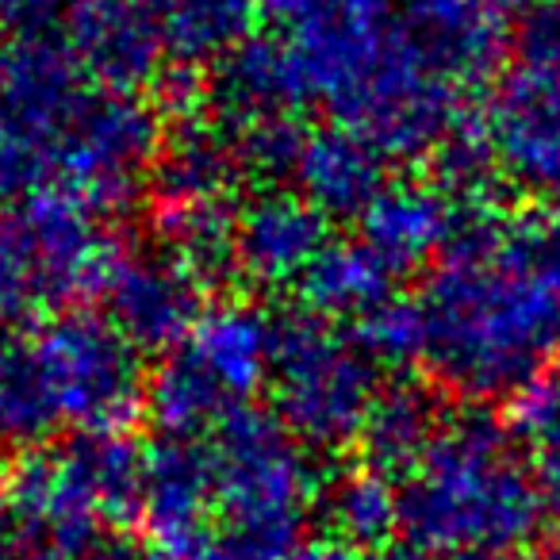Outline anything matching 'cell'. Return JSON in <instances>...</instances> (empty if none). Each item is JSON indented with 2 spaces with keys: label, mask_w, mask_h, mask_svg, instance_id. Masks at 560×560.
I'll return each instance as SVG.
<instances>
[{
  "label": "cell",
  "mask_w": 560,
  "mask_h": 560,
  "mask_svg": "<svg viewBox=\"0 0 560 560\" xmlns=\"http://www.w3.org/2000/svg\"><path fill=\"white\" fill-rule=\"evenodd\" d=\"M93 89L62 43L47 35L0 39V200L24 203L55 188Z\"/></svg>",
  "instance_id": "52a82bcc"
},
{
  "label": "cell",
  "mask_w": 560,
  "mask_h": 560,
  "mask_svg": "<svg viewBox=\"0 0 560 560\" xmlns=\"http://www.w3.org/2000/svg\"><path fill=\"white\" fill-rule=\"evenodd\" d=\"M415 307L422 365L442 388L514 399L560 361V203L472 211Z\"/></svg>",
  "instance_id": "6da1fadb"
},
{
  "label": "cell",
  "mask_w": 560,
  "mask_h": 560,
  "mask_svg": "<svg viewBox=\"0 0 560 560\" xmlns=\"http://www.w3.org/2000/svg\"><path fill=\"white\" fill-rule=\"evenodd\" d=\"M468 215H472V208H465L442 180L427 177L388 180L358 223L361 238L404 277L407 269L438 261L453 246Z\"/></svg>",
  "instance_id": "5bb4252c"
},
{
  "label": "cell",
  "mask_w": 560,
  "mask_h": 560,
  "mask_svg": "<svg viewBox=\"0 0 560 560\" xmlns=\"http://www.w3.org/2000/svg\"><path fill=\"white\" fill-rule=\"evenodd\" d=\"M518 66L560 70V0H537L514 27Z\"/></svg>",
  "instance_id": "d4e9b609"
},
{
  "label": "cell",
  "mask_w": 560,
  "mask_h": 560,
  "mask_svg": "<svg viewBox=\"0 0 560 560\" xmlns=\"http://www.w3.org/2000/svg\"><path fill=\"white\" fill-rule=\"evenodd\" d=\"M319 514L338 545L373 557L388 549L392 534H399V483L384 480L365 465L346 476H330Z\"/></svg>",
  "instance_id": "44dd1931"
},
{
  "label": "cell",
  "mask_w": 560,
  "mask_h": 560,
  "mask_svg": "<svg viewBox=\"0 0 560 560\" xmlns=\"http://www.w3.org/2000/svg\"><path fill=\"white\" fill-rule=\"evenodd\" d=\"M541 522L534 465L511 427L488 411L445 419L422 465L399 483V534L422 557H511Z\"/></svg>",
  "instance_id": "3957f363"
},
{
  "label": "cell",
  "mask_w": 560,
  "mask_h": 560,
  "mask_svg": "<svg viewBox=\"0 0 560 560\" xmlns=\"http://www.w3.org/2000/svg\"><path fill=\"white\" fill-rule=\"evenodd\" d=\"M483 127L499 173L541 203H560V70L518 66L506 73Z\"/></svg>",
  "instance_id": "9c48e42d"
},
{
  "label": "cell",
  "mask_w": 560,
  "mask_h": 560,
  "mask_svg": "<svg viewBox=\"0 0 560 560\" xmlns=\"http://www.w3.org/2000/svg\"><path fill=\"white\" fill-rule=\"evenodd\" d=\"M73 560H158V557L150 549H142L139 541H131V537L108 534V537H96L93 545H85Z\"/></svg>",
  "instance_id": "83f0119b"
},
{
  "label": "cell",
  "mask_w": 560,
  "mask_h": 560,
  "mask_svg": "<svg viewBox=\"0 0 560 560\" xmlns=\"http://www.w3.org/2000/svg\"><path fill=\"white\" fill-rule=\"evenodd\" d=\"M381 388V365L342 323L307 307L277 319L269 396L277 422L312 453L358 445Z\"/></svg>",
  "instance_id": "8992f818"
},
{
  "label": "cell",
  "mask_w": 560,
  "mask_h": 560,
  "mask_svg": "<svg viewBox=\"0 0 560 560\" xmlns=\"http://www.w3.org/2000/svg\"><path fill=\"white\" fill-rule=\"evenodd\" d=\"M142 407V350L104 312L35 319L4 346L0 445L32 453L66 427L73 434H127Z\"/></svg>",
  "instance_id": "7a4b0ae2"
},
{
  "label": "cell",
  "mask_w": 560,
  "mask_h": 560,
  "mask_svg": "<svg viewBox=\"0 0 560 560\" xmlns=\"http://www.w3.org/2000/svg\"><path fill=\"white\" fill-rule=\"evenodd\" d=\"M396 284L399 272L358 234V238H330V246L300 284V296L307 312L358 327L361 319L399 296Z\"/></svg>",
  "instance_id": "e0dca14e"
},
{
  "label": "cell",
  "mask_w": 560,
  "mask_h": 560,
  "mask_svg": "<svg viewBox=\"0 0 560 560\" xmlns=\"http://www.w3.org/2000/svg\"><path fill=\"white\" fill-rule=\"evenodd\" d=\"M445 415L422 384H384L361 427V465L381 472L384 480L404 483L434 445Z\"/></svg>",
  "instance_id": "ac0fdd59"
},
{
  "label": "cell",
  "mask_w": 560,
  "mask_h": 560,
  "mask_svg": "<svg viewBox=\"0 0 560 560\" xmlns=\"http://www.w3.org/2000/svg\"><path fill=\"white\" fill-rule=\"evenodd\" d=\"M238 180H246V173H242L231 127L215 112L180 108V116L165 127L162 154L150 177L154 208L231 200Z\"/></svg>",
  "instance_id": "9a60e30c"
},
{
  "label": "cell",
  "mask_w": 560,
  "mask_h": 560,
  "mask_svg": "<svg viewBox=\"0 0 560 560\" xmlns=\"http://www.w3.org/2000/svg\"><path fill=\"white\" fill-rule=\"evenodd\" d=\"M330 246V219L296 188L265 185L238 203L234 257L238 277L254 289H300Z\"/></svg>",
  "instance_id": "4fadbf2b"
},
{
  "label": "cell",
  "mask_w": 560,
  "mask_h": 560,
  "mask_svg": "<svg viewBox=\"0 0 560 560\" xmlns=\"http://www.w3.org/2000/svg\"><path fill=\"white\" fill-rule=\"evenodd\" d=\"M361 560H430L415 549H384V552H373V557H361Z\"/></svg>",
  "instance_id": "4dcf8cb0"
},
{
  "label": "cell",
  "mask_w": 560,
  "mask_h": 560,
  "mask_svg": "<svg viewBox=\"0 0 560 560\" xmlns=\"http://www.w3.org/2000/svg\"><path fill=\"white\" fill-rule=\"evenodd\" d=\"M9 511L16 537L35 552H73L101 537V506L70 442L58 450H32L16 460L9 476Z\"/></svg>",
  "instance_id": "7c38bea8"
},
{
  "label": "cell",
  "mask_w": 560,
  "mask_h": 560,
  "mask_svg": "<svg viewBox=\"0 0 560 560\" xmlns=\"http://www.w3.org/2000/svg\"><path fill=\"white\" fill-rule=\"evenodd\" d=\"M165 58L173 73L188 78L200 66H219L249 39L257 0H158Z\"/></svg>",
  "instance_id": "d6986e66"
},
{
  "label": "cell",
  "mask_w": 560,
  "mask_h": 560,
  "mask_svg": "<svg viewBox=\"0 0 560 560\" xmlns=\"http://www.w3.org/2000/svg\"><path fill=\"white\" fill-rule=\"evenodd\" d=\"M552 560H560V549H557V557H552Z\"/></svg>",
  "instance_id": "836d02e7"
},
{
  "label": "cell",
  "mask_w": 560,
  "mask_h": 560,
  "mask_svg": "<svg viewBox=\"0 0 560 560\" xmlns=\"http://www.w3.org/2000/svg\"><path fill=\"white\" fill-rule=\"evenodd\" d=\"M12 534H16V526H12L9 511V483L0 476V560H12Z\"/></svg>",
  "instance_id": "f546056e"
},
{
  "label": "cell",
  "mask_w": 560,
  "mask_h": 560,
  "mask_svg": "<svg viewBox=\"0 0 560 560\" xmlns=\"http://www.w3.org/2000/svg\"><path fill=\"white\" fill-rule=\"evenodd\" d=\"M384 162L388 158L369 139L350 127L330 124L323 131H307L292 180L296 192L327 219H361L388 185Z\"/></svg>",
  "instance_id": "2e32d148"
},
{
  "label": "cell",
  "mask_w": 560,
  "mask_h": 560,
  "mask_svg": "<svg viewBox=\"0 0 560 560\" xmlns=\"http://www.w3.org/2000/svg\"><path fill=\"white\" fill-rule=\"evenodd\" d=\"M511 434L534 465L560 460V361L511 399Z\"/></svg>",
  "instance_id": "603a6c76"
},
{
  "label": "cell",
  "mask_w": 560,
  "mask_h": 560,
  "mask_svg": "<svg viewBox=\"0 0 560 560\" xmlns=\"http://www.w3.org/2000/svg\"><path fill=\"white\" fill-rule=\"evenodd\" d=\"M450 560H511V557H503V552H460V557Z\"/></svg>",
  "instance_id": "1f68e13d"
},
{
  "label": "cell",
  "mask_w": 560,
  "mask_h": 560,
  "mask_svg": "<svg viewBox=\"0 0 560 560\" xmlns=\"http://www.w3.org/2000/svg\"><path fill=\"white\" fill-rule=\"evenodd\" d=\"M272 350L277 319L254 304L208 307L147 381L150 419L165 438H211L269 388Z\"/></svg>",
  "instance_id": "5b68a950"
},
{
  "label": "cell",
  "mask_w": 560,
  "mask_h": 560,
  "mask_svg": "<svg viewBox=\"0 0 560 560\" xmlns=\"http://www.w3.org/2000/svg\"><path fill=\"white\" fill-rule=\"evenodd\" d=\"M342 4L346 0H257V12H265V16L284 27V32H300V27L338 12Z\"/></svg>",
  "instance_id": "4316f807"
},
{
  "label": "cell",
  "mask_w": 560,
  "mask_h": 560,
  "mask_svg": "<svg viewBox=\"0 0 560 560\" xmlns=\"http://www.w3.org/2000/svg\"><path fill=\"white\" fill-rule=\"evenodd\" d=\"M208 445L211 488L219 511L215 560H280L300 545V529L319 514V453L280 427L277 415L242 411L219 427Z\"/></svg>",
  "instance_id": "277c9868"
},
{
  "label": "cell",
  "mask_w": 560,
  "mask_h": 560,
  "mask_svg": "<svg viewBox=\"0 0 560 560\" xmlns=\"http://www.w3.org/2000/svg\"><path fill=\"white\" fill-rule=\"evenodd\" d=\"M154 231L158 246L170 257H177L203 289L238 277V257H234L238 203L234 200L154 208Z\"/></svg>",
  "instance_id": "ffe728a7"
},
{
  "label": "cell",
  "mask_w": 560,
  "mask_h": 560,
  "mask_svg": "<svg viewBox=\"0 0 560 560\" xmlns=\"http://www.w3.org/2000/svg\"><path fill=\"white\" fill-rule=\"evenodd\" d=\"M62 43L93 85L135 93L170 66L158 0H70Z\"/></svg>",
  "instance_id": "30bf717a"
},
{
  "label": "cell",
  "mask_w": 560,
  "mask_h": 560,
  "mask_svg": "<svg viewBox=\"0 0 560 560\" xmlns=\"http://www.w3.org/2000/svg\"><path fill=\"white\" fill-rule=\"evenodd\" d=\"M70 0H0V20L12 27V35H43L55 20H62Z\"/></svg>",
  "instance_id": "484cf974"
},
{
  "label": "cell",
  "mask_w": 560,
  "mask_h": 560,
  "mask_svg": "<svg viewBox=\"0 0 560 560\" xmlns=\"http://www.w3.org/2000/svg\"><path fill=\"white\" fill-rule=\"evenodd\" d=\"M27 560H62V557H58V552H32Z\"/></svg>",
  "instance_id": "d6a6232c"
},
{
  "label": "cell",
  "mask_w": 560,
  "mask_h": 560,
  "mask_svg": "<svg viewBox=\"0 0 560 560\" xmlns=\"http://www.w3.org/2000/svg\"><path fill=\"white\" fill-rule=\"evenodd\" d=\"M353 335L361 338V346L373 353V361L381 369L422 361V323H419L415 300L396 296L392 304H384L381 312L361 319L358 327H353Z\"/></svg>",
  "instance_id": "cb8c5ba5"
},
{
  "label": "cell",
  "mask_w": 560,
  "mask_h": 560,
  "mask_svg": "<svg viewBox=\"0 0 560 560\" xmlns=\"http://www.w3.org/2000/svg\"><path fill=\"white\" fill-rule=\"evenodd\" d=\"M203 284L162 246H119L101 300L108 323L142 353H170L192 335L203 315Z\"/></svg>",
  "instance_id": "ba28073f"
},
{
  "label": "cell",
  "mask_w": 560,
  "mask_h": 560,
  "mask_svg": "<svg viewBox=\"0 0 560 560\" xmlns=\"http://www.w3.org/2000/svg\"><path fill=\"white\" fill-rule=\"evenodd\" d=\"M43 304H55V300L24 223L16 211H9L0 215V335H20L24 327H32V315Z\"/></svg>",
  "instance_id": "7402d4cb"
},
{
  "label": "cell",
  "mask_w": 560,
  "mask_h": 560,
  "mask_svg": "<svg viewBox=\"0 0 560 560\" xmlns=\"http://www.w3.org/2000/svg\"><path fill=\"white\" fill-rule=\"evenodd\" d=\"M537 499H541V518L560 529V460H541L534 465Z\"/></svg>",
  "instance_id": "f1b7e54d"
},
{
  "label": "cell",
  "mask_w": 560,
  "mask_h": 560,
  "mask_svg": "<svg viewBox=\"0 0 560 560\" xmlns=\"http://www.w3.org/2000/svg\"><path fill=\"white\" fill-rule=\"evenodd\" d=\"M142 522L158 560H215L219 511L203 438H165L147 450Z\"/></svg>",
  "instance_id": "8fae6325"
}]
</instances>
